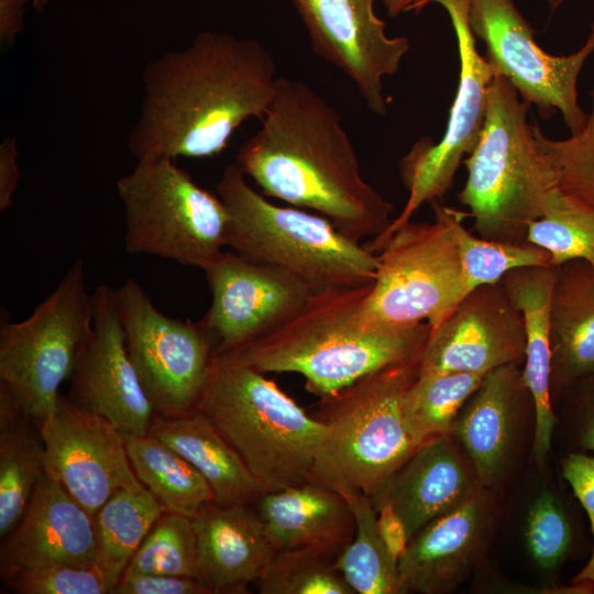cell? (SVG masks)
Listing matches in <instances>:
<instances>
[{"label":"cell","instance_id":"8","mask_svg":"<svg viewBox=\"0 0 594 594\" xmlns=\"http://www.w3.org/2000/svg\"><path fill=\"white\" fill-rule=\"evenodd\" d=\"M116 187L129 254L156 255L204 270L227 246L229 213L223 201L175 160L136 161Z\"/></svg>","mask_w":594,"mask_h":594},{"label":"cell","instance_id":"15","mask_svg":"<svg viewBox=\"0 0 594 594\" xmlns=\"http://www.w3.org/2000/svg\"><path fill=\"white\" fill-rule=\"evenodd\" d=\"M211 306L202 322L221 354L268 333L290 318L314 289L294 275L222 251L204 270Z\"/></svg>","mask_w":594,"mask_h":594},{"label":"cell","instance_id":"7","mask_svg":"<svg viewBox=\"0 0 594 594\" xmlns=\"http://www.w3.org/2000/svg\"><path fill=\"white\" fill-rule=\"evenodd\" d=\"M196 409L268 491L309 481L326 426L264 373L216 355Z\"/></svg>","mask_w":594,"mask_h":594},{"label":"cell","instance_id":"2","mask_svg":"<svg viewBox=\"0 0 594 594\" xmlns=\"http://www.w3.org/2000/svg\"><path fill=\"white\" fill-rule=\"evenodd\" d=\"M260 121L235 164L263 195L315 210L359 242L391 224L393 205L362 176L339 111L309 86L278 77Z\"/></svg>","mask_w":594,"mask_h":594},{"label":"cell","instance_id":"21","mask_svg":"<svg viewBox=\"0 0 594 594\" xmlns=\"http://www.w3.org/2000/svg\"><path fill=\"white\" fill-rule=\"evenodd\" d=\"M484 486L451 436L419 446L375 495L374 506L387 504L403 520L410 539L428 522L457 508Z\"/></svg>","mask_w":594,"mask_h":594},{"label":"cell","instance_id":"46","mask_svg":"<svg viewBox=\"0 0 594 594\" xmlns=\"http://www.w3.org/2000/svg\"><path fill=\"white\" fill-rule=\"evenodd\" d=\"M429 0H382L389 16H397L409 11H420Z\"/></svg>","mask_w":594,"mask_h":594},{"label":"cell","instance_id":"48","mask_svg":"<svg viewBox=\"0 0 594 594\" xmlns=\"http://www.w3.org/2000/svg\"><path fill=\"white\" fill-rule=\"evenodd\" d=\"M564 0H549L551 10L557 9Z\"/></svg>","mask_w":594,"mask_h":594},{"label":"cell","instance_id":"9","mask_svg":"<svg viewBox=\"0 0 594 594\" xmlns=\"http://www.w3.org/2000/svg\"><path fill=\"white\" fill-rule=\"evenodd\" d=\"M92 328L94 297L81 260L26 319L12 322L1 315L0 383L37 424L55 409Z\"/></svg>","mask_w":594,"mask_h":594},{"label":"cell","instance_id":"1","mask_svg":"<svg viewBox=\"0 0 594 594\" xmlns=\"http://www.w3.org/2000/svg\"><path fill=\"white\" fill-rule=\"evenodd\" d=\"M272 54L255 38L204 31L146 64L128 148L136 161L222 153L248 120H261L276 88Z\"/></svg>","mask_w":594,"mask_h":594},{"label":"cell","instance_id":"23","mask_svg":"<svg viewBox=\"0 0 594 594\" xmlns=\"http://www.w3.org/2000/svg\"><path fill=\"white\" fill-rule=\"evenodd\" d=\"M526 394L529 392L518 365L497 367L485 375L453 424L451 436L484 487L492 488L508 468Z\"/></svg>","mask_w":594,"mask_h":594},{"label":"cell","instance_id":"11","mask_svg":"<svg viewBox=\"0 0 594 594\" xmlns=\"http://www.w3.org/2000/svg\"><path fill=\"white\" fill-rule=\"evenodd\" d=\"M116 298L130 359L155 414L196 410L217 355L202 320L168 317L130 277L116 288Z\"/></svg>","mask_w":594,"mask_h":594},{"label":"cell","instance_id":"16","mask_svg":"<svg viewBox=\"0 0 594 594\" xmlns=\"http://www.w3.org/2000/svg\"><path fill=\"white\" fill-rule=\"evenodd\" d=\"M312 51L355 85L373 113L385 116L383 78L397 72L409 51L405 36L391 37L374 0H292Z\"/></svg>","mask_w":594,"mask_h":594},{"label":"cell","instance_id":"45","mask_svg":"<svg viewBox=\"0 0 594 594\" xmlns=\"http://www.w3.org/2000/svg\"><path fill=\"white\" fill-rule=\"evenodd\" d=\"M594 375V374H593ZM581 433V443L587 450L594 451V386L586 404V415Z\"/></svg>","mask_w":594,"mask_h":594},{"label":"cell","instance_id":"31","mask_svg":"<svg viewBox=\"0 0 594 594\" xmlns=\"http://www.w3.org/2000/svg\"><path fill=\"white\" fill-rule=\"evenodd\" d=\"M355 520L352 540L336 559V568L355 594H400L397 562L377 527V514L363 493L343 495Z\"/></svg>","mask_w":594,"mask_h":594},{"label":"cell","instance_id":"12","mask_svg":"<svg viewBox=\"0 0 594 594\" xmlns=\"http://www.w3.org/2000/svg\"><path fill=\"white\" fill-rule=\"evenodd\" d=\"M431 2L447 11L455 33L460 61L458 90L439 142L424 138L402 158L399 173L408 190V199L391 224L366 244L374 253L382 249L396 229L410 221L419 207L441 200L451 188L463 156L473 151L480 139L485 122L488 87L496 76L476 48V38L469 23L470 0H429L428 4Z\"/></svg>","mask_w":594,"mask_h":594},{"label":"cell","instance_id":"38","mask_svg":"<svg viewBox=\"0 0 594 594\" xmlns=\"http://www.w3.org/2000/svg\"><path fill=\"white\" fill-rule=\"evenodd\" d=\"M525 543L532 561L542 570H554L571 544V527L554 494L542 491L529 507Z\"/></svg>","mask_w":594,"mask_h":594},{"label":"cell","instance_id":"17","mask_svg":"<svg viewBox=\"0 0 594 594\" xmlns=\"http://www.w3.org/2000/svg\"><path fill=\"white\" fill-rule=\"evenodd\" d=\"M92 297V333L69 378L68 398L123 436L148 433L156 414L127 349L116 289L101 284Z\"/></svg>","mask_w":594,"mask_h":594},{"label":"cell","instance_id":"6","mask_svg":"<svg viewBox=\"0 0 594 594\" xmlns=\"http://www.w3.org/2000/svg\"><path fill=\"white\" fill-rule=\"evenodd\" d=\"M420 360L369 374L339 393L320 398L316 418L326 432L309 481L342 496L375 495L418 446L403 415V398L419 373Z\"/></svg>","mask_w":594,"mask_h":594},{"label":"cell","instance_id":"24","mask_svg":"<svg viewBox=\"0 0 594 594\" xmlns=\"http://www.w3.org/2000/svg\"><path fill=\"white\" fill-rule=\"evenodd\" d=\"M559 266H529L502 278L520 310L526 333L522 377L535 409L532 455L542 464L551 449L556 416L551 403L550 308Z\"/></svg>","mask_w":594,"mask_h":594},{"label":"cell","instance_id":"22","mask_svg":"<svg viewBox=\"0 0 594 594\" xmlns=\"http://www.w3.org/2000/svg\"><path fill=\"white\" fill-rule=\"evenodd\" d=\"M199 579L210 594L246 593L277 552L252 505L209 502L193 518Z\"/></svg>","mask_w":594,"mask_h":594},{"label":"cell","instance_id":"5","mask_svg":"<svg viewBox=\"0 0 594 594\" xmlns=\"http://www.w3.org/2000/svg\"><path fill=\"white\" fill-rule=\"evenodd\" d=\"M235 164L222 170L217 194L229 213L227 246L299 278L314 290L372 284L378 257L321 215L272 204Z\"/></svg>","mask_w":594,"mask_h":594},{"label":"cell","instance_id":"32","mask_svg":"<svg viewBox=\"0 0 594 594\" xmlns=\"http://www.w3.org/2000/svg\"><path fill=\"white\" fill-rule=\"evenodd\" d=\"M485 375L468 372L418 373L403 398V415L414 442L419 447L451 435L460 410Z\"/></svg>","mask_w":594,"mask_h":594},{"label":"cell","instance_id":"4","mask_svg":"<svg viewBox=\"0 0 594 594\" xmlns=\"http://www.w3.org/2000/svg\"><path fill=\"white\" fill-rule=\"evenodd\" d=\"M528 108L505 77L493 78L484 127L464 161L468 178L459 194L481 238L527 243L529 226L544 215L559 187L557 167L528 123Z\"/></svg>","mask_w":594,"mask_h":594},{"label":"cell","instance_id":"40","mask_svg":"<svg viewBox=\"0 0 594 594\" xmlns=\"http://www.w3.org/2000/svg\"><path fill=\"white\" fill-rule=\"evenodd\" d=\"M562 474L585 509L594 538V458L582 453L569 454L562 463ZM572 583L594 590V544L590 560Z\"/></svg>","mask_w":594,"mask_h":594},{"label":"cell","instance_id":"34","mask_svg":"<svg viewBox=\"0 0 594 594\" xmlns=\"http://www.w3.org/2000/svg\"><path fill=\"white\" fill-rule=\"evenodd\" d=\"M527 243L546 250L554 266L573 260L594 265V206L558 187L529 226Z\"/></svg>","mask_w":594,"mask_h":594},{"label":"cell","instance_id":"43","mask_svg":"<svg viewBox=\"0 0 594 594\" xmlns=\"http://www.w3.org/2000/svg\"><path fill=\"white\" fill-rule=\"evenodd\" d=\"M375 510L380 535L389 554L398 563L409 541L406 527L389 505L384 504Z\"/></svg>","mask_w":594,"mask_h":594},{"label":"cell","instance_id":"27","mask_svg":"<svg viewBox=\"0 0 594 594\" xmlns=\"http://www.w3.org/2000/svg\"><path fill=\"white\" fill-rule=\"evenodd\" d=\"M551 388L594 374V265L570 261L558 268L550 308Z\"/></svg>","mask_w":594,"mask_h":594},{"label":"cell","instance_id":"29","mask_svg":"<svg viewBox=\"0 0 594 594\" xmlns=\"http://www.w3.org/2000/svg\"><path fill=\"white\" fill-rule=\"evenodd\" d=\"M166 512L144 485L116 491L94 516L95 568L112 594L145 536Z\"/></svg>","mask_w":594,"mask_h":594},{"label":"cell","instance_id":"28","mask_svg":"<svg viewBox=\"0 0 594 594\" xmlns=\"http://www.w3.org/2000/svg\"><path fill=\"white\" fill-rule=\"evenodd\" d=\"M45 446L37 421L0 383V537L19 522L42 476Z\"/></svg>","mask_w":594,"mask_h":594},{"label":"cell","instance_id":"37","mask_svg":"<svg viewBox=\"0 0 594 594\" xmlns=\"http://www.w3.org/2000/svg\"><path fill=\"white\" fill-rule=\"evenodd\" d=\"M592 110L581 132L568 139L552 140L536 124L542 148L551 156L559 176V187L594 206V90Z\"/></svg>","mask_w":594,"mask_h":594},{"label":"cell","instance_id":"18","mask_svg":"<svg viewBox=\"0 0 594 594\" xmlns=\"http://www.w3.org/2000/svg\"><path fill=\"white\" fill-rule=\"evenodd\" d=\"M526 333L520 310L502 282L470 292L451 315L431 330L419 374L468 372L487 374L525 362Z\"/></svg>","mask_w":594,"mask_h":594},{"label":"cell","instance_id":"44","mask_svg":"<svg viewBox=\"0 0 594 594\" xmlns=\"http://www.w3.org/2000/svg\"><path fill=\"white\" fill-rule=\"evenodd\" d=\"M30 0H0V40L6 46L23 29L25 6Z\"/></svg>","mask_w":594,"mask_h":594},{"label":"cell","instance_id":"13","mask_svg":"<svg viewBox=\"0 0 594 594\" xmlns=\"http://www.w3.org/2000/svg\"><path fill=\"white\" fill-rule=\"evenodd\" d=\"M469 23L485 43V58L495 75L505 77L542 117L559 111L571 135L582 131L587 114L579 105L576 85L594 53V23L584 45L565 56L550 55L537 44L534 29L513 0H470Z\"/></svg>","mask_w":594,"mask_h":594},{"label":"cell","instance_id":"3","mask_svg":"<svg viewBox=\"0 0 594 594\" xmlns=\"http://www.w3.org/2000/svg\"><path fill=\"white\" fill-rule=\"evenodd\" d=\"M372 284L314 290L282 324L217 358L264 374L298 373L319 398L380 370L420 360L431 332L427 322L378 327L361 320Z\"/></svg>","mask_w":594,"mask_h":594},{"label":"cell","instance_id":"47","mask_svg":"<svg viewBox=\"0 0 594 594\" xmlns=\"http://www.w3.org/2000/svg\"><path fill=\"white\" fill-rule=\"evenodd\" d=\"M50 1L51 0H33V6L40 11L43 10Z\"/></svg>","mask_w":594,"mask_h":594},{"label":"cell","instance_id":"41","mask_svg":"<svg viewBox=\"0 0 594 594\" xmlns=\"http://www.w3.org/2000/svg\"><path fill=\"white\" fill-rule=\"evenodd\" d=\"M112 594H210L201 580L190 576L124 572Z\"/></svg>","mask_w":594,"mask_h":594},{"label":"cell","instance_id":"25","mask_svg":"<svg viewBox=\"0 0 594 594\" xmlns=\"http://www.w3.org/2000/svg\"><path fill=\"white\" fill-rule=\"evenodd\" d=\"M253 506L276 551L322 548L341 552L355 532L345 498L312 481L268 491Z\"/></svg>","mask_w":594,"mask_h":594},{"label":"cell","instance_id":"10","mask_svg":"<svg viewBox=\"0 0 594 594\" xmlns=\"http://www.w3.org/2000/svg\"><path fill=\"white\" fill-rule=\"evenodd\" d=\"M433 222L408 221L378 251V270L360 310L369 326L437 329L464 298L459 249L451 228L433 211Z\"/></svg>","mask_w":594,"mask_h":594},{"label":"cell","instance_id":"33","mask_svg":"<svg viewBox=\"0 0 594 594\" xmlns=\"http://www.w3.org/2000/svg\"><path fill=\"white\" fill-rule=\"evenodd\" d=\"M433 211L447 221L454 235L463 274L464 297L482 285L496 284L513 270L551 264L549 253L530 243L517 244L473 235L463 226L464 211L431 202Z\"/></svg>","mask_w":594,"mask_h":594},{"label":"cell","instance_id":"20","mask_svg":"<svg viewBox=\"0 0 594 594\" xmlns=\"http://www.w3.org/2000/svg\"><path fill=\"white\" fill-rule=\"evenodd\" d=\"M2 539V581L32 566L69 564L92 568L97 560L94 517L46 473L37 483L19 522Z\"/></svg>","mask_w":594,"mask_h":594},{"label":"cell","instance_id":"35","mask_svg":"<svg viewBox=\"0 0 594 594\" xmlns=\"http://www.w3.org/2000/svg\"><path fill=\"white\" fill-rule=\"evenodd\" d=\"M339 553L322 548L277 551L256 587L261 594H355L336 568Z\"/></svg>","mask_w":594,"mask_h":594},{"label":"cell","instance_id":"39","mask_svg":"<svg viewBox=\"0 0 594 594\" xmlns=\"http://www.w3.org/2000/svg\"><path fill=\"white\" fill-rule=\"evenodd\" d=\"M18 594H107L110 588L99 571L69 564L23 569L3 580Z\"/></svg>","mask_w":594,"mask_h":594},{"label":"cell","instance_id":"36","mask_svg":"<svg viewBox=\"0 0 594 594\" xmlns=\"http://www.w3.org/2000/svg\"><path fill=\"white\" fill-rule=\"evenodd\" d=\"M124 572L199 579L197 537L193 518L164 512L145 536Z\"/></svg>","mask_w":594,"mask_h":594},{"label":"cell","instance_id":"30","mask_svg":"<svg viewBox=\"0 0 594 594\" xmlns=\"http://www.w3.org/2000/svg\"><path fill=\"white\" fill-rule=\"evenodd\" d=\"M124 437L136 477L166 512L194 518L213 501L209 484L176 450L151 433Z\"/></svg>","mask_w":594,"mask_h":594},{"label":"cell","instance_id":"42","mask_svg":"<svg viewBox=\"0 0 594 594\" xmlns=\"http://www.w3.org/2000/svg\"><path fill=\"white\" fill-rule=\"evenodd\" d=\"M16 140L7 136L0 144V211L8 210L19 185Z\"/></svg>","mask_w":594,"mask_h":594},{"label":"cell","instance_id":"19","mask_svg":"<svg viewBox=\"0 0 594 594\" xmlns=\"http://www.w3.org/2000/svg\"><path fill=\"white\" fill-rule=\"evenodd\" d=\"M492 488L428 522L398 560L400 594L453 592L482 561L496 521Z\"/></svg>","mask_w":594,"mask_h":594},{"label":"cell","instance_id":"14","mask_svg":"<svg viewBox=\"0 0 594 594\" xmlns=\"http://www.w3.org/2000/svg\"><path fill=\"white\" fill-rule=\"evenodd\" d=\"M45 473L94 517L120 488L143 485L136 477L125 437L108 420L58 395L55 409L38 422Z\"/></svg>","mask_w":594,"mask_h":594},{"label":"cell","instance_id":"26","mask_svg":"<svg viewBox=\"0 0 594 594\" xmlns=\"http://www.w3.org/2000/svg\"><path fill=\"white\" fill-rule=\"evenodd\" d=\"M148 433L182 454L202 475L220 505H253L265 485L198 409L179 417L155 415Z\"/></svg>","mask_w":594,"mask_h":594}]
</instances>
